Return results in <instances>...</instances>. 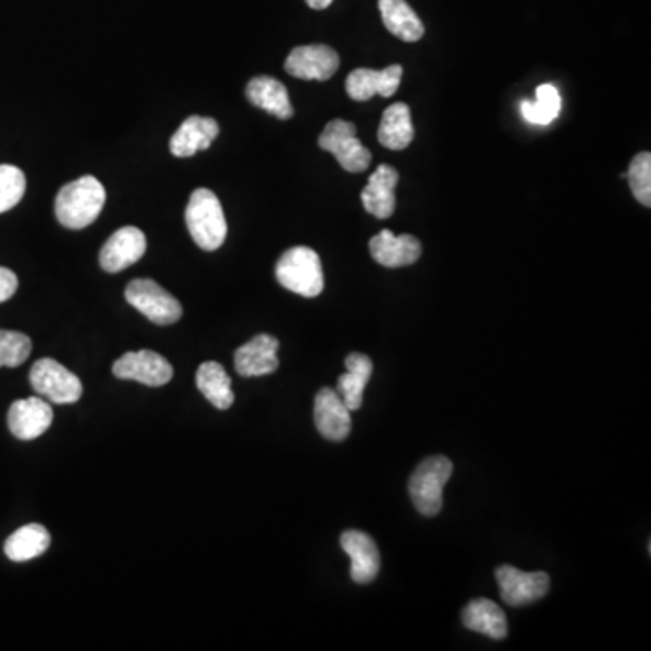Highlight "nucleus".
I'll return each instance as SVG.
<instances>
[{
	"label": "nucleus",
	"instance_id": "nucleus-1",
	"mask_svg": "<svg viewBox=\"0 0 651 651\" xmlns=\"http://www.w3.org/2000/svg\"><path fill=\"white\" fill-rule=\"evenodd\" d=\"M108 194L95 176H81L56 196L55 214L58 223L69 230H81L102 214Z\"/></svg>",
	"mask_w": 651,
	"mask_h": 651
},
{
	"label": "nucleus",
	"instance_id": "nucleus-2",
	"mask_svg": "<svg viewBox=\"0 0 651 651\" xmlns=\"http://www.w3.org/2000/svg\"><path fill=\"white\" fill-rule=\"evenodd\" d=\"M185 221L194 243L198 244L199 249L214 252L223 246L229 227L221 201L212 190L196 189L190 194Z\"/></svg>",
	"mask_w": 651,
	"mask_h": 651
},
{
	"label": "nucleus",
	"instance_id": "nucleus-3",
	"mask_svg": "<svg viewBox=\"0 0 651 651\" xmlns=\"http://www.w3.org/2000/svg\"><path fill=\"white\" fill-rule=\"evenodd\" d=\"M275 277L283 288L308 299L321 296L324 290L321 257L316 250L308 246H294L286 250L277 261Z\"/></svg>",
	"mask_w": 651,
	"mask_h": 651
},
{
	"label": "nucleus",
	"instance_id": "nucleus-4",
	"mask_svg": "<svg viewBox=\"0 0 651 651\" xmlns=\"http://www.w3.org/2000/svg\"><path fill=\"white\" fill-rule=\"evenodd\" d=\"M453 476V462L448 456L423 460L409 478V494L418 512L437 516L443 507V488Z\"/></svg>",
	"mask_w": 651,
	"mask_h": 651
},
{
	"label": "nucleus",
	"instance_id": "nucleus-5",
	"mask_svg": "<svg viewBox=\"0 0 651 651\" xmlns=\"http://www.w3.org/2000/svg\"><path fill=\"white\" fill-rule=\"evenodd\" d=\"M319 147L325 153L335 156L336 162L347 173H364L369 163H372V153L369 148L362 145L361 140L356 137V128L346 120H331L319 136Z\"/></svg>",
	"mask_w": 651,
	"mask_h": 651
},
{
	"label": "nucleus",
	"instance_id": "nucleus-6",
	"mask_svg": "<svg viewBox=\"0 0 651 651\" xmlns=\"http://www.w3.org/2000/svg\"><path fill=\"white\" fill-rule=\"evenodd\" d=\"M125 299L134 310L158 325H170L184 316V308L176 297L153 279H134L125 288Z\"/></svg>",
	"mask_w": 651,
	"mask_h": 651
},
{
	"label": "nucleus",
	"instance_id": "nucleus-7",
	"mask_svg": "<svg viewBox=\"0 0 651 651\" xmlns=\"http://www.w3.org/2000/svg\"><path fill=\"white\" fill-rule=\"evenodd\" d=\"M30 382L38 397L60 406L78 402L84 391L80 378L53 358L35 362L31 367Z\"/></svg>",
	"mask_w": 651,
	"mask_h": 651
},
{
	"label": "nucleus",
	"instance_id": "nucleus-8",
	"mask_svg": "<svg viewBox=\"0 0 651 651\" xmlns=\"http://www.w3.org/2000/svg\"><path fill=\"white\" fill-rule=\"evenodd\" d=\"M112 373L114 377L122 380H134L145 386L159 387L173 380L174 369L167 358H163L158 353L142 350V352H131L120 356L112 366Z\"/></svg>",
	"mask_w": 651,
	"mask_h": 651
},
{
	"label": "nucleus",
	"instance_id": "nucleus-9",
	"mask_svg": "<svg viewBox=\"0 0 651 651\" xmlns=\"http://www.w3.org/2000/svg\"><path fill=\"white\" fill-rule=\"evenodd\" d=\"M501 599L510 606H523L547 596L550 577L544 572H521L515 566L504 565L496 569Z\"/></svg>",
	"mask_w": 651,
	"mask_h": 651
},
{
	"label": "nucleus",
	"instance_id": "nucleus-10",
	"mask_svg": "<svg viewBox=\"0 0 651 651\" xmlns=\"http://www.w3.org/2000/svg\"><path fill=\"white\" fill-rule=\"evenodd\" d=\"M339 66L341 58L335 49L324 44L296 47L285 62L286 73L300 80H330Z\"/></svg>",
	"mask_w": 651,
	"mask_h": 651
},
{
	"label": "nucleus",
	"instance_id": "nucleus-11",
	"mask_svg": "<svg viewBox=\"0 0 651 651\" xmlns=\"http://www.w3.org/2000/svg\"><path fill=\"white\" fill-rule=\"evenodd\" d=\"M53 409L42 397H30L11 404L8 411V428L11 434L30 442L52 428Z\"/></svg>",
	"mask_w": 651,
	"mask_h": 651
},
{
	"label": "nucleus",
	"instance_id": "nucleus-12",
	"mask_svg": "<svg viewBox=\"0 0 651 651\" xmlns=\"http://www.w3.org/2000/svg\"><path fill=\"white\" fill-rule=\"evenodd\" d=\"M402 75V66H398V64L386 67L382 71L361 67V69H355V71L347 75V97L355 100V102H367L375 95L384 98L393 97L398 91V87H400Z\"/></svg>",
	"mask_w": 651,
	"mask_h": 651
},
{
	"label": "nucleus",
	"instance_id": "nucleus-13",
	"mask_svg": "<svg viewBox=\"0 0 651 651\" xmlns=\"http://www.w3.org/2000/svg\"><path fill=\"white\" fill-rule=\"evenodd\" d=\"M145 250H147V240L142 230L136 227H123L109 238L108 243L103 244L100 265L109 274H118L142 260Z\"/></svg>",
	"mask_w": 651,
	"mask_h": 651
},
{
	"label": "nucleus",
	"instance_id": "nucleus-14",
	"mask_svg": "<svg viewBox=\"0 0 651 651\" xmlns=\"http://www.w3.org/2000/svg\"><path fill=\"white\" fill-rule=\"evenodd\" d=\"M313 417L319 433L331 442H342L352 433V411L331 387H322L317 393Z\"/></svg>",
	"mask_w": 651,
	"mask_h": 651
},
{
	"label": "nucleus",
	"instance_id": "nucleus-15",
	"mask_svg": "<svg viewBox=\"0 0 651 651\" xmlns=\"http://www.w3.org/2000/svg\"><path fill=\"white\" fill-rule=\"evenodd\" d=\"M279 341L275 336L257 335L235 352V372L241 377H263L279 367Z\"/></svg>",
	"mask_w": 651,
	"mask_h": 651
},
{
	"label": "nucleus",
	"instance_id": "nucleus-16",
	"mask_svg": "<svg viewBox=\"0 0 651 651\" xmlns=\"http://www.w3.org/2000/svg\"><path fill=\"white\" fill-rule=\"evenodd\" d=\"M369 252L378 265L402 268L420 260L422 244L412 235H395L391 230H382L369 241Z\"/></svg>",
	"mask_w": 651,
	"mask_h": 651
},
{
	"label": "nucleus",
	"instance_id": "nucleus-17",
	"mask_svg": "<svg viewBox=\"0 0 651 651\" xmlns=\"http://www.w3.org/2000/svg\"><path fill=\"white\" fill-rule=\"evenodd\" d=\"M341 547L352 560V580L367 585L380 572V552L372 536L361 530H346L341 536Z\"/></svg>",
	"mask_w": 651,
	"mask_h": 651
},
{
	"label": "nucleus",
	"instance_id": "nucleus-18",
	"mask_svg": "<svg viewBox=\"0 0 651 651\" xmlns=\"http://www.w3.org/2000/svg\"><path fill=\"white\" fill-rule=\"evenodd\" d=\"M219 134L214 118L189 117L170 137V153L176 158H190L198 151H207Z\"/></svg>",
	"mask_w": 651,
	"mask_h": 651
},
{
	"label": "nucleus",
	"instance_id": "nucleus-19",
	"mask_svg": "<svg viewBox=\"0 0 651 651\" xmlns=\"http://www.w3.org/2000/svg\"><path fill=\"white\" fill-rule=\"evenodd\" d=\"M398 185V173L389 165H380L369 176L366 187L362 190L361 199L367 214L378 219L391 218L397 207L395 187Z\"/></svg>",
	"mask_w": 651,
	"mask_h": 651
},
{
	"label": "nucleus",
	"instance_id": "nucleus-20",
	"mask_svg": "<svg viewBox=\"0 0 651 651\" xmlns=\"http://www.w3.org/2000/svg\"><path fill=\"white\" fill-rule=\"evenodd\" d=\"M246 97L255 108L271 112L279 120H290L294 117L290 97L285 84L272 77H255L246 86Z\"/></svg>",
	"mask_w": 651,
	"mask_h": 651
},
{
	"label": "nucleus",
	"instance_id": "nucleus-21",
	"mask_svg": "<svg viewBox=\"0 0 651 651\" xmlns=\"http://www.w3.org/2000/svg\"><path fill=\"white\" fill-rule=\"evenodd\" d=\"M462 622L467 630L490 639H505L509 625L505 611L494 600L474 599L462 611Z\"/></svg>",
	"mask_w": 651,
	"mask_h": 651
},
{
	"label": "nucleus",
	"instance_id": "nucleus-22",
	"mask_svg": "<svg viewBox=\"0 0 651 651\" xmlns=\"http://www.w3.org/2000/svg\"><path fill=\"white\" fill-rule=\"evenodd\" d=\"M344 375L336 382V393L341 395L350 411H358L364 400V389L373 375V362L369 356L362 353H352L346 358Z\"/></svg>",
	"mask_w": 651,
	"mask_h": 651
},
{
	"label": "nucleus",
	"instance_id": "nucleus-23",
	"mask_svg": "<svg viewBox=\"0 0 651 651\" xmlns=\"http://www.w3.org/2000/svg\"><path fill=\"white\" fill-rule=\"evenodd\" d=\"M382 22L391 35L404 42H418L422 38L423 24L406 0H378Z\"/></svg>",
	"mask_w": 651,
	"mask_h": 651
},
{
	"label": "nucleus",
	"instance_id": "nucleus-24",
	"mask_svg": "<svg viewBox=\"0 0 651 651\" xmlns=\"http://www.w3.org/2000/svg\"><path fill=\"white\" fill-rule=\"evenodd\" d=\"M415 140L411 111L406 103H393L384 111L378 128V143L391 151H404Z\"/></svg>",
	"mask_w": 651,
	"mask_h": 651
},
{
	"label": "nucleus",
	"instance_id": "nucleus-25",
	"mask_svg": "<svg viewBox=\"0 0 651 651\" xmlns=\"http://www.w3.org/2000/svg\"><path fill=\"white\" fill-rule=\"evenodd\" d=\"M196 386L212 406L221 411L234 404V391L229 373L218 362H205L196 373Z\"/></svg>",
	"mask_w": 651,
	"mask_h": 651
},
{
	"label": "nucleus",
	"instance_id": "nucleus-26",
	"mask_svg": "<svg viewBox=\"0 0 651 651\" xmlns=\"http://www.w3.org/2000/svg\"><path fill=\"white\" fill-rule=\"evenodd\" d=\"M49 544H52V536L46 527L31 523L16 530L5 540L4 552L11 561L22 563L44 554L49 549Z\"/></svg>",
	"mask_w": 651,
	"mask_h": 651
},
{
	"label": "nucleus",
	"instance_id": "nucleus-27",
	"mask_svg": "<svg viewBox=\"0 0 651 651\" xmlns=\"http://www.w3.org/2000/svg\"><path fill=\"white\" fill-rule=\"evenodd\" d=\"M521 114L525 120L534 125H549L560 117L561 95L552 84H543L536 89L534 102H521Z\"/></svg>",
	"mask_w": 651,
	"mask_h": 651
},
{
	"label": "nucleus",
	"instance_id": "nucleus-28",
	"mask_svg": "<svg viewBox=\"0 0 651 651\" xmlns=\"http://www.w3.org/2000/svg\"><path fill=\"white\" fill-rule=\"evenodd\" d=\"M26 192V176L15 165H0V214L21 203Z\"/></svg>",
	"mask_w": 651,
	"mask_h": 651
},
{
	"label": "nucleus",
	"instance_id": "nucleus-29",
	"mask_svg": "<svg viewBox=\"0 0 651 651\" xmlns=\"http://www.w3.org/2000/svg\"><path fill=\"white\" fill-rule=\"evenodd\" d=\"M31 339L21 331L0 330V367L22 366L30 358Z\"/></svg>",
	"mask_w": 651,
	"mask_h": 651
},
{
	"label": "nucleus",
	"instance_id": "nucleus-30",
	"mask_svg": "<svg viewBox=\"0 0 651 651\" xmlns=\"http://www.w3.org/2000/svg\"><path fill=\"white\" fill-rule=\"evenodd\" d=\"M626 179L630 181L631 192L636 196L639 203L644 207L651 205V154H637L631 159L630 168L626 173Z\"/></svg>",
	"mask_w": 651,
	"mask_h": 651
},
{
	"label": "nucleus",
	"instance_id": "nucleus-31",
	"mask_svg": "<svg viewBox=\"0 0 651 651\" xmlns=\"http://www.w3.org/2000/svg\"><path fill=\"white\" fill-rule=\"evenodd\" d=\"M16 288H19L16 275L10 268L0 266V305L15 296Z\"/></svg>",
	"mask_w": 651,
	"mask_h": 651
},
{
	"label": "nucleus",
	"instance_id": "nucleus-32",
	"mask_svg": "<svg viewBox=\"0 0 651 651\" xmlns=\"http://www.w3.org/2000/svg\"><path fill=\"white\" fill-rule=\"evenodd\" d=\"M333 0H306V4L310 5L311 10H325L330 8Z\"/></svg>",
	"mask_w": 651,
	"mask_h": 651
}]
</instances>
